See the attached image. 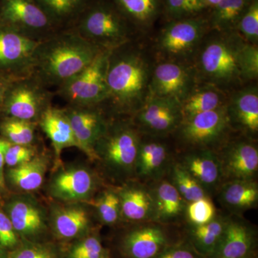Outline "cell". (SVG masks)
<instances>
[{
	"label": "cell",
	"mask_w": 258,
	"mask_h": 258,
	"mask_svg": "<svg viewBox=\"0 0 258 258\" xmlns=\"http://www.w3.org/2000/svg\"><path fill=\"white\" fill-rule=\"evenodd\" d=\"M232 130L226 105L183 119L174 133L180 143L191 150L217 152L228 140Z\"/></svg>",
	"instance_id": "obj_7"
},
{
	"label": "cell",
	"mask_w": 258,
	"mask_h": 258,
	"mask_svg": "<svg viewBox=\"0 0 258 258\" xmlns=\"http://www.w3.org/2000/svg\"><path fill=\"white\" fill-rule=\"evenodd\" d=\"M135 175L144 179H157L164 172L169 160V147L161 137L142 134Z\"/></svg>",
	"instance_id": "obj_23"
},
{
	"label": "cell",
	"mask_w": 258,
	"mask_h": 258,
	"mask_svg": "<svg viewBox=\"0 0 258 258\" xmlns=\"http://www.w3.org/2000/svg\"><path fill=\"white\" fill-rule=\"evenodd\" d=\"M5 94V90L3 85L0 84V102L3 101L4 99Z\"/></svg>",
	"instance_id": "obj_49"
},
{
	"label": "cell",
	"mask_w": 258,
	"mask_h": 258,
	"mask_svg": "<svg viewBox=\"0 0 258 258\" xmlns=\"http://www.w3.org/2000/svg\"><path fill=\"white\" fill-rule=\"evenodd\" d=\"M10 142L0 138V176L5 180V154Z\"/></svg>",
	"instance_id": "obj_46"
},
{
	"label": "cell",
	"mask_w": 258,
	"mask_h": 258,
	"mask_svg": "<svg viewBox=\"0 0 258 258\" xmlns=\"http://www.w3.org/2000/svg\"><path fill=\"white\" fill-rule=\"evenodd\" d=\"M219 190L220 201L231 211L243 212L257 205L258 187L255 181H227Z\"/></svg>",
	"instance_id": "obj_30"
},
{
	"label": "cell",
	"mask_w": 258,
	"mask_h": 258,
	"mask_svg": "<svg viewBox=\"0 0 258 258\" xmlns=\"http://www.w3.org/2000/svg\"><path fill=\"white\" fill-rule=\"evenodd\" d=\"M227 115L232 129L254 139L258 133V88L249 83L229 94Z\"/></svg>",
	"instance_id": "obj_18"
},
{
	"label": "cell",
	"mask_w": 258,
	"mask_h": 258,
	"mask_svg": "<svg viewBox=\"0 0 258 258\" xmlns=\"http://www.w3.org/2000/svg\"><path fill=\"white\" fill-rule=\"evenodd\" d=\"M98 181L96 174L84 166L61 167L51 176L47 191L60 203H84L92 199Z\"/></svg>",
	"instance_id": "obj_14"
},
{
	"label": "cell",
	"mask_w": 258,
	"mask_h": 258,
	"mask_svg": "<svg viewBox=\"0 0 258 258\" xmlns=\"http://www.w3.org/2000/svg\"><path fill=\"white\" fill-rule=\"evenodd\" d=\"M224 181H254L258 171V149L254 139L244 137L227 140L217 152Z\"/></svg>",
	"instance_id": "obj_15"
},
{
	"label": "cell",
	"mask_w": 258,
	"mask_h": 258,
	"mask_svg": "<svg viewBox=\"0 0 258 258\" xmlns=\"http://www.w3.org/2000/svg\"><path fill=\"white\" fill-rule=\"evenodd\" d=\"M84 204L96 209L100 220L105 225H115L121 218L120 200L117 190H106L98 198L91 199Z\"/></svg>",
	"instance_id": "obj_34"
},
{
	"label": "cell",
	"mask_w": 258,
	"mask_h": 258,
	"mask_svg": "<svg viewBox=\"0 0 258 258\" xmlns=\"http://www.w3.org/2000/svg\"><path fill=\"white\" fill-rule=\"evenodd\" d=\"M111 1L135 31H149L162 15L163 0Z\"/></svg>",
	"instance_id": "obj_27"
},
{
	"label": "cell",
	"mask_w": 258,
	"mask_h": 258,
	"mask_svg": "<svg viewBox=\"0 0 258 258\" xmlns=\"http://www.w3.org/2000/svg\"><path fill=\"white\" fill-rule=\"evenodd\" d=\"M155 224L135 227L125 235L122 249L128 258H156L166 248L165 231Z\"/></svg>",
	"instance_id": "obj_22"
},
{
	"label": "cell",
	"mask_w": 258,
	"mask_h": 258,
	"mask_svg": "<svg viewBox=\"0 0 258 258\" xmlns=\"http://www.w3.org/2000/svg\"><path fill=\"white\" fill-rule=\"evenodd\" d=\"M2 208L21 240L40 242L50 230L49 212L30 193L12 195Z\"/></svg>",
	"instance_id": "obj_11"
},
{
	"label": "cell",
	"mask_w": 258,
	"mask_h": 258,
	"mask_svg": "<svg viewBox=\"0 0 258 258\" xmlns=\"http://www.w3.org/2000/svg\"><path fill=\"white\" fill-rule=\"evenodd\" d=\"M207 11L203 0H163L162 16L166 22L200 16Z\"/></svg>",
	"instance_id": "obj_36"
},
{
	"label": "cell",
	"mask_w": 258,
	"mask_h": 258,
	"mask_svg": "<svg viewBox=\"0 0 258 258\" xmlns=\"http://www.w3.org/2000/svg\"><path fill=\"white\" fill-rule=\"evenodd\" d=\"M52 93L33 76L15 80L5 94V111L9 118L38 123L50 106Z\"/></svg>",
	"instance_id": "obj_10"
},
{
	"label": "cell",
	"mask_w": 258,
	"mask_h": 258,
	"mask_svg": "<svg viewBox=\"0 0 258 258\" xmlns=\"http://www.w3.org/2000/svg\"><path fill=\"white\" fill-rule=\"evenodd\" d=\"M156 258H205L192 247L186 245L174 246L166 248Z\"/></svg>",
	"instance_id": "obj_45"
},
{
	"label": "cell",
	"mask_w": 258,
	"mask_h": 258,
	"mask_svg": "<svg viewBox=\"0 0 258 258\" xmlns=\"http://www.w3.org/2000/svg\"><path fill=\"white\" fill-rule=\"evenodd\" d=\"M185 212L188 220L193 226L205 225L216 216V209L210 197L187 203Z\"/></svg>",
	"instance_id": "obj_40"
},
{
	"label": "cell",
	"mask_w": 258,
	"mask_h": 258,
	"mask_svg": "<svg viewBox=\"0 0 258 258\" xmlns=\"http://www.w3.org/2000/svg\"><path fill=\"white\" fill-rule=\"evenodd\" d=\"M228 96V93L224 92L215 86L198 83V86L181 103L183 119L226 106Z\"/></svg>",
	"instance_id": "obj_29"
},
{
	"label": "cell",
	"mask_w": 258,
	"mask_h": 258,
	"mask_svg": "<svg viewBox=\"0 0 258 258\" xmlns=\"http://www.w3.org/2000/svg\"><path fill=\"white\" fill-rule=\"evenodd\" d=\"M133 115L132 121L141 134L152 137L174 133L183 120L179 101L158 97L149 96Z\"/></svg>",
	"instance_id": "obj_13"
},
{
	"label": "cell",
	"mask_w": 258,
	"mask_h": 258,
	"mask_svg": "<svg viewBox=\"0 0 258 258\" xmlns=\"http://www.w3.org/2000/svg\"><path fill=\"white\" fill-rule=\"evenodd\" d=\"M44 133L50 139L56 159L60 161L64 149L70 147L79 149L74 131L64 109L50 106L42 113L38 120Z\"/></svg>",
	"instance_id": "obj_25"
},
{
	"label": "cell",
	"mask_w": 258,
	"mask_h": 258,
	"mask_svg": "<svg viewBox=\"0 0 258 258\" xmlns=\"http://www.w3.org/2000/svg\"><path fill=\"white\" fill-rule=\"evenodd\" d=\"M35 155L36 153L32 146L18 145L10 143L5 152V166H8V168L15 167L31 160Z\"/></svg>",
	"instance_id": "obj_43"
},
{
	"label": "cell",
	"mask_w": 258,
	"mask_h": 258,
	"mask_svg": "<svg viewBox=\"0 0 258 258\" xmlns=\"http://www.w3.org/2000/svg\"><path fill=\"white\" fill-rule=\"evenodd\" d=\"M46 156L35 155L31 160L8 168L5 181L18 193H31L41 187L48 169Z\"/></svg>",
	"instance_id": "obj_26"
},
{
	"label": "cell",
	"mask_w": 258,
	"mask_h": 258,
	"mask_svg": "<svg viewBox=\"0 0 258 258\" xmlns=\"http://www.w3.org/2000/svg\"><path fill=\"white\" fill-rule=\"evenodd\" d=\"M5 186V180L3 179V178L0 176V191L4 189Z\"/></svg>",
	"instance_id": "obj_50"
},
{
	"label": "cell",
	"mask_w": 258,
	"mask_h": 258,
	"mask_svg": "<svg viewBox=\"0 0 258 258\" xmlns=\"http://www.w3.org/2000/svg\"><path fill=\"white\" fill-rule=\"evenodd\" d=\"M198 83L192 64L159 60L153 68L149 96L171 98L181 103Z\"/></svg>",
	"instance_id": "obj_12"
},
{
	"label": "cell",
	"mask_w": 258,
	"mask_h": 258,
	"mask_svg": "<svg viewBox=\"0 0 258 258\" xmlns=\"http://www.w3.org/2000/svg\"><path fill=\"white\" fill-rule=\"evenodd\" d=\"M227 217L215 216L208 223L193 226L191 242L193 248L200 255L209 258L215 252L225 231Z\"/></svg>",
	"instance_id": "obj_33"
},
{
	"label": "cell",
	"mask_w": 258,
	"mask_h": 258,
	"mask_svg": "<svg viewBox=\"0 0 258 258\" xmlns=\"http://www.w3.org/2000/svg\"><path fill=\"white\" fill-rule=\"evenodd\" d=\"M71 247L67 258H108V254L100 239L86 235Z\"/></svg>",
	"instance_id": "obj_39"
},
{
	"label": "cell",
	"mask_w": 258,
	"mask_h": 258,
	"mask_svg": "<svg viewBox=\"0 0 258 258\" xmlns=\"http://www.w3.org/2000/svg\"><path fill=\"white\" fill-rule=\"evenodd\" d=\"M0 258H8V251L0 244Z\"/></svg>",
	"instance_id": "obj_48"
},
{
	"label": "cell",
	"mask_w": 258,
	"mask_h": 258,
	"mask_svg": "<svg viewBox=\"0 0 258 258\" xmlns=\"http://www.w3.org/2000/svg\"><path fill=\"white\" fill-rule=\"evenodd\" d=\"M49 224L54 235L62 240L80 239L87 235L91 219L86 204H52L49 211Z\"/></svg>",
	"instance_id": "obj_19"
},
{
	"label": "cell",
	"mask_w": 258,
	"mask_h": 258,
	"mask_svg": "<svg viewBox=\"0 0 258 258\" xmlns=\"http://www.w3.org/2000/svg\"><path fill=\"white\" fill-rule=\"evenodd\" d=\"M40 42L0 27V69L14 71L15 80L31 76L32 57Z\"/></svg>",
	"instance_id": "obj_17"
},
{
	"label": "cell",
	"mask_w": 258,
	"mask_h": 258,
	"mask_svg": "<svg viewBox=\"0 0 258 258\" xmlns=\"http://www.w3.org/2000/svg\"><path fill=\"white\" fill-rule=\"evenodd\" d=\"M20 242L21 239L15 232L9 217L0 208V244L8 252L16 248Z\"/></svg>",
	"instance_id": "obj_44"
},
{
	"label": "cell",
	"mask_w": 258,
	"mask_h": 258,
	"mask_svg": "<svg viewBox=\"0 0 258 258\" xmlns=\"http://www.w3.org/2000/svg\"><path fill=\"white\" fill-rule=\"evenodd\" d=\"M253 0H221L208 15L210 30H236L240 18Z\"/></svg>",
	"instance_id": "obj_32"
},
{
	"label": "cell",
	"mask_w": 258,
	"mask_h": 258,
	"mask_svg": "<svg viewBox=\"0 0 258 258\" xmlns=\"http://www.w3.org/2000/svg\"><path fill=\"white\" fill-rule=\"evenodd\" d=\"M8 258H61L53 244L21 240L13 250L8 251Z\"/></svg>",
	"instance_id": "obj_38"
},
{
	"label": "cell",
	"mask_w": 258,
	"mask_h": 258,
	"mask_svg": "<svg viewBox=\"0 0 258 258\" xmlns=\"http://www.w3.org/2000/svg\"><path fill=\"white\" fill-rule=\"evenodd\" d=\"M111 50H102L89 66L57 88V93L70 106H99L108 98L106 83L108 57Z\"/></svg>",
	"instance_id": "obj_8"
},
{
	"label": "cell",
	"mask_w": 258,
	"mask_h": 258,
	"mask_svg": "<svg viewBox=\"0 0 258 258\" xmlns=\"http://www.w3.org/2000/svg\"><path fill=\"white\" fill-rule=\"evenodd\" d=\"M247 43L236 30H210L193 59L198 83L212 85L228 94L247 85L242 69Z\"/></svg>",
	"instance_id": "obj_3"
},
{
	"label": "cell",
	"mask_w": 258,
	"mask_h": 258,
	"mask_svg": "<svg viewBox=\"0 0 258 258\" xmlns=\"http://www.w3.org/2000/svg\"><path fill=\"white\" fill-rule=\"evenodd\" d=\"M203 1L209 11V10L212 9L218 5L221 0H203Z\"/></svg>",
	"instance_id": "obj_47"
},
{
	"label": "cell",
	"mask_w": 258,
	"mask_h": 258,
	"mask_svg": "<svg viewBox=\"0 0 258 258\" xmlns=\"http://www.w3.org/2000/svg\"><path fill=\"white\" fill-rule=\"evenodd\" d=\"M3 26L42 42L59 32L35 0H2Z\"/></svg>",
	"instance_id": "obj_9"
},
{
	"label": "cell",
	"mask_w": 258,
	"mask_h": 258,
	"mask_svg": "<svg viewBox=\"0 0 258 258\" xmlns=\"http://www.w3.org/2000/svg\"><path fill=\"white\" fill-rule=\"evenodd\" d=\"M181 160L180 165L198 181L208 196L225 182L216 152L191 150L184 154Z\"/></svg>",
	"instance_id": "obj_21"
},
{
	"label": "cell",
	"mask_w": 258,
	"mask_h": 258,
	"mask_svg": "<svg viewBox=\"0 0 258 258\" xmlns=\"http://www.w3.org/2000/svg\"><path fill=\"white\" fill-rule=\"evenodd\" d=\"M154 62L133 41L113 49L108 57V103L115 113L134 115L149 97Z\"/></svg>",
	"instance_id": "obj_1"
},
{
	"label": "cell",
	"mask_w": 258,
	"mask_h": 258,
	"mask_svg": "<svg viewBox=\"0 0 258 258\" xmlns=\"http://www.w3.org/2000/svg\"><path fill=\"white\" fill-rule=\"evenodd\" d=\"M99 106L69 105L68 108H63L80 150L92 160H96L95 146L104 133L108 123Z\"/></svg>",
	"instance_id": "obj_16"
},
{
	"label": "cell",
	"mask_w": 258,
	"mask_h": 258,
	"mask_svg": "<svg viewBox=\"0 0 258 258\" xmlns=\"http://www.w3.org/2000/svg\"><path fill=\"white\" fill-rule=\"evenodd\" d=\"M72 29L87 41L108 50L132 41L135 32L111 0H93Z\"/></svg>",
	"instance_id": "obj_4"
},
{
	"label": "cell",
	"mask_w": 258,
	"mask_h": 258,
	"mask_svg": "<svg viewBox=\"0 0 258 258\" xmlns=\"http://www.w3.org/2000/svg\"><path fill=\"white\" fill-rule=\"evenodd\" d=\"M142 134L133 121H108L104 133L95 146L96 160L110 175L127 179L135 175L136 163Z\"/></svg>",
	"instance_id": "obj_5"
},
{
	"label": "cell",
	"mask_w": 258,
	"mask_h": 258,
	"mask_svg": "<svg viewBox=\"0 0 258 258\" xmlns=\"http://www.w3.org/2000/svg\"><path fill=\"white\" fill-rule=\"evenodd\" d=\"M152 193L155 210L154 222H175L186 212L187 203L170 181L162 180Z\"/></svg>",
	"instance_id": "obj_28"
},
{
	"label": "cell",
	"mask_w": 258,
	"mask_h": 258,
	"mask_svg": "<svg viewBox=\"0 0 258 258\" xmlns=\"http://www.w3.org/2000/svg\"><path fill=\"white\" fill-rule=\"evenodd\" d=\"M255 231L238 217H227L225 231L214 253L209 258H252Z\"/></svg>",
	"instance_id": "obj_20"
},
{
	"label": "cell",
	"mask_w": 258,
	"mask_h": 258,
	"mask_svg": "<svg viewBox=\"0 0 258 258\" xmlns=\"http://www.w3.org/2000/svg\"><path fill=\"white\" fill-rule=\"evenodd\" d=\"M236 31L246 42L257 45L258 42V0H253L240 18Z\"/></svg>",
	"instance_id": "obj_41"
},
{
	"label": "cell",
	"mask_w": 258,
	"mask_h": 258,
	"mask_svg": "<svg viewBox=\"0 0 258 258\" xmlns=\"http://www.w3.org/2000/svg\"><path fill=\"white\" fill-rule=\"evenodd\" d=\"M170 182L187 203L209 197L198 181L179 164L171 167Z\"/></svg>",
	"instance_id": "obj_35"
},
{
	"label": "cell",
	"mask_w": 258,
	"mask_h": 258,
	"mask_svg": "<svg viewBox=\"0 0 258 258\" xmlns=\"http://www.w3.org/2000/svg\"><path fill=\"white\" fill-rule=\"evenodd\" d=\"M56 28H72L83 11L93 0H35Z\"/></svg>",
	"instance_id": "obj_31"
},
{
	"label": "cell",
	"mask_w": 258,
	"mask_h": 258,
	"mask_svg": "<svg viewBox=\"0 0 258 258\" xmlns=\"http://www.w3.org/2000/svg\"><path fill=\"white\" fill-rule=\"evenodd\" d=\"M36 123L8 118L1 125L2 133L10 144L31 146L35 139Z\"/></svg>",
	"instance_id": "obj_37"
},
{
	"label": "cell",
	"mask_w": 258,
	"mask_h": 258,
	"mask_svg": "<svg viewBox=\"0 0 258 258\" xmlns=\"http://www.w3.org/2000/svg\"><path fill=\"white\" fill-rule=\"evenodd\" d=\"M242 69L247 84L257 81L258 77L257 45L247 42L242 55Z\"/></svg>",
	"instance_id": "obj_42"
},
{
	"label": "cell",
	"mask_w": 258,
	"mask_h": 258,
	"mask_svg": "<svg viewBox=\"0 0 258 258\" xmlns=\"http://www.w3.org/2000/svg\"><path fill=\"white\" fill-rule=\"evenodd\" d=\"M102 50L74 29L60 30L37 47L31 76L47 88H58L89 66Z\"/></svg>",
	"instance_id": "obj_2"
},
{
	"label": "cell",
	"mask_w": 258,
	"mask_h": 258,
	"mask_svg": "<svg viewBox=\"0 0 258 258\" xmlns=\"http://www.w3.org/2000/svg\"><path fill=\"white\" fill-rule=\"evenodd\" d=\"M119 197L120 215L128 221L154 222V199L152 191L139 183H128L117 190Z\"/></svg>",
	"instance_id": "obj_24"
},
{
	"label": "cell",
	"mask_w": 258,
	"mask_h": 258,
	"mask_svg": "<svg viewBox=\"0 0 258 258\" xmlns=\"http://www.w3.org/2000/svg\"><path fill=\"white\" fill-rule=\"evenodd\" d=\"M166 23L156 39L159 60L192 64L199 46L210 30L208 17L203 15Z\"/></svg>",
	"instance_id": "obj_6"
}]
</instances>
